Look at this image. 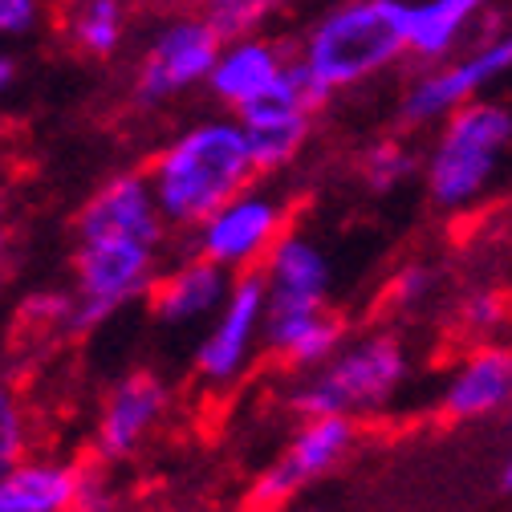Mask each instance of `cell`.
Here are the masks:
<instances>
[{
    "label": "cell",
    "mask_w": 512,
    "mask_h": 512,
    "mask_svg": "<svg viewBox=\"0 0 512 512\" xmlns=\"http://www.w3.org/2000/svg\"><path fill=\"white\" fill-rule=\"evenodd\" d=\"M147 175L167 224L179 232L200 228L236 191L261 179L248 147V131L232 110L196 118L183 131H175L155 151Z\"/></svg>",
    "instance_id": "6da1fadb"
},
{
    "label": "cell",
    "mask_w": 512,
    "mask_h": 512,
    "mask_svg": "<svg viewBox=\"0 0 512 512\" xmlns=\"http://www.w3.org/2000/svg\"><path fill=\"white\" fill-rule=\"evenodd\" d=\"M293 57L326 98L358 90L411 57V0H330L293 41Z\"/></svg>",
    "instance_id": "7a4b0ae2"
},
{
    "label": "cell",
    "mask_w": 512,
    "mask_h": 512,
    "mask_svg": "<svg viewBox=\"0 0 512 512\" xmlns=\"http://www.w3.org/2000/svg\"><path fill=\"white\" fill-rule=\"evenodd\" d=\"M512 159V102L484 94L447 114L423 151V196L443 216L484 204Z\"/></svg>",
    "instance_id": "3957f363"
},
{
    "label": "cell",
    "mask_w": 512,
    "mask_h": 512,
    "mask_svg": "<svg viewBox=\"0 0 512 512\" xmlns=\"http://www.w3.org/2000/svg\"><path fill=\"white\" fill-rule=\"evenodd\" d=\"M411 378V354L395 334H362V338H346L342 350L313 366L301 370V378L289 391V407L301 419L313 415H378L387 411L399 391Z\"/></svg>",
    "instance_id": "277c9868"
},
{
    "label": "cell",
    "mask_w": 512,
    "mask_h": 512,
    "mask_svg": "<svg viewBox=\"0 0 512 512\" xmlns=\"http://www.w3.org/2000/svg\"><path fill=\"white\" fill-rule=\"evenodd\" d=\"M504 82H512V25H492L468 49L419 66L399 90L395 118L403 131H435L447 114Z\"/></svg>",
    "instance_id": "5b68a950"
},
{
    "label": "cell",
    "mask_w": 512,
    "mask_h": 512,
    "mask_svg": "<svg viewBox=\"0 0 512 512\" xmlns=\"http://www.w3.org/2000/svg\"><path fill=\"white\" fill-rule=\"evenodd\" d=\"M224 49V33L216 29L212 13L187 9L167 13L147 33L139 61L131 70V106L135 110H163L167 102L204 90L212 66Z\"/></svg>",
    "instance_id": "8992f818"
},
{
    "label": "cell",
    "mask_w": 512,
    "mask_h": 512,
    "mask_svg": "<svg viewBox=\"0 0 512 512\" xmlns=\"http://www.w3.org/2000/svg\"><path fill=\"white\" fill-rule=\"evenodd\" d=\"M163 240L147 236H90L74 252V309L70 334H90L118 309L147 297L159 281Z\"/></svg>",
    "instance_id": "52a82bcc"
},
{
    "label": "cell",
    "mask_w": 512,
    "mask_h": 512,
    "mask_svg": "<svg viewBox=\"0 0 512 512\" xmlns=\"http://www.w3.org/2000/svg\"><path fill=\"white\" fill-rule=\"evenodd\" d=\"M289 232V200L277 187L252 179L244 191L216 208L200 228L187 232V248L224 265L228 273H256L273 244Z\"/></svg>",
    "instance_id": "ba28073f"
},
{
    "label": "cell",
    "mask_w": 512,
    "mask_h": 512,
    "mask_svg": "<svg viewBox=\"0 0 512 512\" xmlns=\"http://www.w3.org/2000/svg\"><path fill=\"white\" fill-rule=\"evenodd\" d=\"M326 106H330V98L309 82V74L297 66V57H293V66L281 74V82L236 114L244 122V131H248L256 171L277 175V171L293 167L301 159V151L309 147L313 122Z\"/></svg>",
    "instance_id": "9c48e42d"
},
{
    "label": "cell",
    "mask_w": 512,
    "mask_h": 512,
    "mask_svg": "<svg viewBox=\"0 0 512 512\" xmlns=\"http://www.w3.org/2000/svg\"><path fill=\"white\" fill-rule=\"evenodd\" d=\"M265 317H269V285L265 273H240L224 309L208 322V334L196 346V378L204 387H232L252 366L256 350L265 342Z\"/></svg>",
    "instance_id": "30bf717a"
},
{
    "label": "cell",
    "mask_w": 512,
    "mask_h": 512,
    "mask_svg": "<svg viewBox=\"0 0 512 512\" xmlns=\"http://www.w3.org/2000/svg\"><path fill=\"white\" fill-rule=\"evenodd\" d=\"M354 419L350 415H313L301 419V427L293 431L285 456L273 460L261 476L248 488V504L256 512H281L285 504L297 500V492L305 484H313L317 476L334 472L354 447Z\"/></svg>",
    "instance_id": "8fae6325"
},
{
    "label": "cell",
    "mask_w": 512,
    "mask_h": 512,
    "mask_svg": "<svg viewBox=\"0 0 512 512\" xmlns=\"http://www.w3.org/2000/svg\"><path fill=\"white\" fill-rule=\"evenodd\" d=\"M512 407V342L484 338L447 374L439 391V415L452 423H476L508 415Z\"/></svg>",
    "instance_id": "7c38bea8"
},
{
    "label": "cell",
    "mask_w": 512,
    "mask_h": 512,
    "mask_svg": "<svg viewBox=\"0 0 512 512\" xmlns=\"http://www.w3.org/2000/svg\"><path fill=\"white\" fill-rule=\"evenodd\" d=\"M167 216L155 200L147 171H118L94 187V196L74 216V240L90 236H147L167 240Z\"/></svg>",
    "instance_id": "4fadbf2b"
},
{
    "label": "cell",
    "mask_w": 512,
    "mask_h": 512,
    "mask_svg": "<svg viewBox=\"0 0 512 512\" xmlns=\"http://www.w3.org/2000/svg\"><path fill=\"white\" fill-rule=\"evenodd\" d=\"M289 66H293V45L265 33V29L244 33V37H228L204 90L212 94V102L220 110L240 114L261 94H269Z\"/></svg>",
    "instance_id": "5bb4252c"
},
{
    "label": "cell",
    "mask_w": 512,
    "mask_h": 512,
    "mask_svg": "<svg viewBox=\"0 0 512 512\" xmlns=\"http://www.w3.org/2000/svg\"><path fill=\"white\" fill-rule=\"evenodd\" d=\"M232 285H236V273H228L224 265L208 261L200 252H187L179 265L159 273V281L151 285V293H147L151 317L167 330H187V326L212 322L224 309Z\"/></svg>",
    "instance_id": "9a60e30c"
},
{
    "label": "cell",
    "mask_w": 512,
    "mask_h": 512,
    "mask_svg": "<svg viewBox=\"0 0 512 512\" xmlns=\"http://www.w3.org/2000/svg\"><path fill=\"white\" fill-rule=\"evenodd\" d=\"M269 309H326L334 293V265L313 236L289 228L265 256Z\"/></svg>",
    "instance_id": "2e32d148"
},
{
    "label": "cell",
    "mask_w": 512,
    "mask_h": 512,
    "mask_svg": "<svg viewBox=\"0 0 512 512\" xmlns=\"http://www.w3.org/2000/svg\"><path fill=\"white\" fill-rule=\"evenodd\" d=\"M167 411V387L155 374H126L102 403L94 447L102 460H126L139 452V443L159 427Z\"/></svg>",
    "instance_id": "e0dca14e"
},
{
    "label": "cell",
    "mask_w": 512,
    "mask_h": 512,
    "mask_svg": "<svg viewBox=\"0 0 512 512\" xmlns=\"http://www.w3.org/2000/svg\"><path fill=\"white\" fill-rule=\"evenodd\" d=\"M500 25L496 0H411V61H443Z\"/></svg>",
    "instance_id": "ac0fdd59"
},
{
    "label": "cell",
    "mask_w": 512,
    "mask_h": 512,
    "mask_svg": "<svg viewBox=\"0 0 512 512\" xmlns=\"http://www.w3.org/2000/svg\"><path fill=\"white\" fill-rule=\"evenodd\" d=\"M346 342V322L326 309H269L265 317V350L285 366L313 370L330 362Z\"/></svg>",
    "instance_id": "d6986e66"
},
{
    "label": "cell",
    "mask_w": 512,
    "mask_h": 512,
    "mask_svg": "<svg viewBox=\"0 0 512 512\" xmlns=\"http://www.w3.org/2000/svg\"><path fill=\"white\" fill-rule=\"evenodd\" d=\"M82 468L66 460H21L0 476V512H74Z\"/></svg>",
    "instance_id": "ffe728a7"
},
{
    "label": "cell",
    "mask_w": 512,
    "mask_h": 512,
    "mask_svg": "<svg viewBox=\"0 0 512 512\" xmlns=\"http://www.w3.org/2000/svg\"><path fill=\"white\" fill-rule=\"evenodd\" d=\"M61 33L82 57L106 61L131 37V5L126 0H70L61 9Z\"/></svg>",
    "instance_id": "44dd1931"
},
{
    "label": "cell",
    "mask_w": 512,
    "mask_h": 512,
    "mask_svg": "<svg viewBox=\"0 0 512 512\" xmlns=\"http://www.w3.org/2000/svg\"><path fill=\"white\" fill-rule=\"evenodd\" d=\"M423 175V151H415L403 135H378L358 151V179L374 196H391Z\"/></svg>",
    "instance_id": "7402d4cb"
},
{
    "label": "cell",
    "mask_w": 512,
    "mask_h": 512,
    "mask_svg": "<svg viewBox=\"0 0 512 512\" xmlns=\"http://www.w3.org/2000/svg\"><path fill=\"white\" fill-rule=\"evenodd\" d=\"M512 322V301L500 289H468L456 305V326L472 338H496Z\"/></svg>",
    "instance_id": "603a6c76"
},
{
    "label": "cell",
    "mask_w": 512,
    "mask_h": 512,
    "mask_svg": "<svg viewBox=\"0 0 512 512\" xmlns=\"http://www.w3.org/2000/svg\"><path fill=\"white\" fill-rule=\"evenodd\" d=\"M443 285V273L427 261H411L403 269H395V277L387 281V305L399 313H419Z\"/></svg>",
    "instance_id": "cb8c5ba5"
},
{
    "label": "cell",
    "mask_w": 512,
    "mask_h": 512,
    "mask_svg": "<svg viewBox=\"0 0 512 512\" xmlns=\"http://www.w3.org/2000/svg\"><path fill=\"white\" fill-rule=\"evenodd\" d=\"M25 452H29V415L21 399L0 382V476L13 464H21Z\"/></svg>",
    "instance_id": "d4e9b609"
},
{
    "label": "cell",
    "mask_w": 512,
    "mask_h": 512,
    "mask_svg": "<svg viewBox=\"0 0 512 512\" xmlns=\"http://www.w3.org/2000/svg\"><path fill=\"white\" fill-rule=\"evenodd\" d=\"M49 21V0H0V49L29 41Z\"/></svg>",
    "instance_id": "484cf974"
},
{
    "label": "cell",
    "mask_w": 512,
    "mask_h": 512,
    "mask_svg": "<svg viewBox=\"0 0 512 512\" xmlns=\"http://www.w3.org/2000/svg\"><path fill=\"white\" fill-rule=\"evenodd\" d=\"M277 5H281V0H232V5L212 13V21L224 33V41L228 37H244V33H261L273 21Z\"/></svg>",
    "instance_id": "4316f807"
},
{
    "label": "cell",
    "mask_w": 512,
    "mask_h": 512,
    "mask_svg": "<svg viewBox=\"0 0 512 512\" xmlns=\"http://www.w3.org/2000/svg\"><path fill=\"white\" fill-rule=\"evenodd\" d=\"M74 512H114V492H110V484H106L98 472H86V468H82V484H78Z\"/></svg>",
    "instance_id": "83f0119b"
},
{
    "label": "cell",
    "mask_w": 512,
    "mask_h": 512,
    "mask_svg": "<svg viewBox=\"0 0 512 512\" xmlns=\"http://www.w3.org/2000/svg\"><path fill=\"white\" fill-rule=\"evenodd\" d=\"M13 82H17V61L9 49H0V98H9Z\"/></svg>",
    "instance_id": "f1b7e54d"
},
{
    "label": "cell",
    "mask_w": 512,
    "mask_h": 512,
    "mask_svg": "<svg viewBox=\"0 0 512 512\" xmlns=\"http://www.w3.org/2000/svg\"><path fill=\"white\" fill-rule=\"evenodd\" d=\"M5 220H9V187L0 179V232H5Z\"/></svg>",
    "instance_id": "f546056e"
},
{
    "label": "cell",
    "mask_w": 512,
    "mask_h": 512,
    "mask_svg": "<svg viewBox=\"0 0 512 512\" xmlns=\"http://www.w3.org/2000/svg\"><path fill=\"white\" fill-rule=\"evenodd\" d=\"M224 5H232V0H196V9H204V13H216Z\"/></svg>",
    "instance_id": "4dcf8cb0"
},
{
    "label": "cell",
    "mask_w": 512,
    "mask_h": 512,
    "mask_svg": "<svg viewBox=\"0 0 512 512\" xmlns=\"http://www.w3.org/2000/svg\"><path fill=\"white\" fill-rule=\"evenodd\" d=\"M500 484H504V492H512V456H508V464H504V472H500Z\"/></svg>",
    "instance_id": "1f68e13d"
},
{
    "label": "cell",
    "mask_w": 512,
    "mask_h": 512,
    "mask_svg": "<svg viewBox=\"0 0 512 512\" xmlns=\"http://www.w3.org/2000/svg\"><path fill=\"white\" fill-rule=\"evenodd\" d=\"M5 256H9V236L0 232V269H5Z\"/></svg>",
    "instance_id": "d6a6232c"
},
{
    "label": "cell",
    "mask_w": 512,
    "mask_h": 512,
    "mask_svg": "<svg viewBox=\"0 0 512 512\" xmlns=\"http://www.w3.org/2000/svg\"><path fill=\"white\" fill-rule=\"evenodd\" d=\"M281 512H322V508H309V504H285Z\"/></svg>",
    "instance_id": "836d02e7"
},
{
    "label": "cell",
    "mask_w": 512,
    "mask_h": 512,
    "mask_svg": "<svg viewBox=\"0 0 512 512\" xmlns=\"http://www.w3.org/2000/svg\"><path fill=\"white\" fill-rule=\"evenodd\" d=\"M508 419H512V407H508Z\"/></svg>",
    "instance_id": "e575fe53"
},
{
    "label": "cell",
    "mask_w": 512,
    "mask_h": 512,
    "mask_svg": "<svg viewBox=\"0 0 512 512\" xmlns=\"http://www.w3.org/2000/svg\"><path fill=\"white\" fill-rule=\"evenodd\" d=\"M191 512H196V508H191Z\"/></svg>",
    "instance_id": "d590c367"
}]
</instances>
